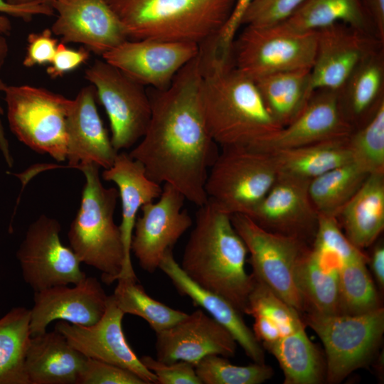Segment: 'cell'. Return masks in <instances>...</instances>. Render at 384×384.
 I'll list each match as a JSON object with an SVG mask.
<instances>
[{"label": "cell", "instance_id": "e575fe53", "mask_svg": "<svg viewBox=\"0 0 384 384\" xmlns=\"http://www.w3.org/2000/svg\"><path fill=\"white\" fill-rule=\"evenodd\" d=\"M117 281L112 296L118 307L124 314L144 319L155 332L172 326L188 314L151 297L137 278L122 277Z\"/></svg>", "mask_w": 384, "mask_h": 384}, {"label": "cell", "instance_id": "44dd1931", "mask_svg": "<svg viewBox=\"0 0 384 384\" xmlns=\"http://www.w3.org/2000/svg\"><path fill=\"white\" fill-rule=\"evenodd\" d=\"M107 299L102 284L93 277H86L72 287L58 285L35 292L33 306L30 309L31 336L46 331L55 320L92 325L104 314Z\"/></svg>", "mask_w": 384, "mask_h": 384}, {"label": "cell", "instance_id": "d4e9b609", "mask_svg": "<svg viewBox=\"0 0 384 384\" xmlns=\"http://www.w3.org/2000/svg\"><path fill=\"white\" fill-rule=\"evenodd\" d=\"M87 358L56 329L31 336L26 356L30 384H78Z\"/></svg>", "mask_w": 384, "mask_h": 384}, {"label": "cell", "instance_id": "6da1fadb", "mask_svg": "<svg viewBox=\"0 0 384 384\" xmlns=\"http://www.w3.org/2000/svg\"><path fill=\"white\" fill-rule=\"evenodd\" d=\"M201 82L199 50L168 87L149 93L151 114L148 127L128 153L150 179L171 185L198 207L208 201L206 181L220 151L202 112Z\"/></svg>", "mask_w": 384, "mask_h": 384}, {"label": "cell", "instance_id": "5b68a950", "mask_svg": "<svg viewBox=\"0 0 384 384\" xmlns=\"http://www.w3.org/2000/svg\"><path fill=\"white\" fill-rule=\"evenodd\" d=\"M99 169L88 164L79 169L85 183L68 236L70 247L80 262L99 270L101 280L110 285L117 280L124 262L121 233L114 220L119 192L103 185Z\"/></svg>", "mask_w": 384, "mask_h": 384}, {"label": "cell", "instance_id": "bcb514c9", "mask_svg": "<svg viewBox=\"0 0 384 384\" xmlns=\"http://www.w3.org/2000/svg\"><path fill=\"white\" fill-rule=\"evenodd\" d=\"M54 12L53 7L48 4L15 5L8 3L6 0H0V35L6 36L11 31V23L6 15L27 21L35 16H52Z\"/></svg>", "mask_w": 384, "mask_h": 384}, {"label": "cell", "instance_id": "ba28073f", "mask_svg": "<svg viewBox=\"0 0 384 384\" xmlns=\"http://www.w3.org/2000/svg\"><path fill=\"white\" fill-rule=\"evenodd\" d=\"M304 324L321 341L326 353L325 381L342 382L373 358L384 332V309L357 315L304 313Z\"/></svg>", "mask_w": 384, "mask_h": 384}, {"label": "cell", "instance_id": "4316f807", "mask_svg": "<svg viewBox=\"0 0 384 384\" xmlns=\"http://www.w3.org/2000/svg\"><path fill=\"white\" fill-rule=\"evenodd\" d=\"M340 267L338 262L311 246L302 255L295 268L294 281L304 313L338 314Z\"/></svg>", "mask_w": 384, "mask_h": 384}, {"label": "cell", "instance_id": "c3c4849f", "mask_svg": "<svg viewBox=\"0 0 384 384\" xmlns=\"http://www.w3.org/2000/svg\"><path fill=\"white\" fill-rule=\"evenodd\" d=\"M9 46L5 36L0 35V93L4 92L6 84L1 78L2 68L9 55ZM3 110L0 104V151L3 157L9 167L14 164L13 157L10 151L9 144L6 137V133L1 121Z\"/></svg>", "mask_w": 384, "mask_h": 384}, {"label": "cell", "instance_id": "5bb4252c", "mask_svg": "<svg viewBox=\"0 0 384 384\" xmlns=\"http://www.w3.org/2000/svg\"><path fill=\"white\" fill-rule=\"evenodd\" d=\"M199 50L193 43L127 40L102 58L140 85L160 90L171 85Z\"/></svg>", "mask_w": 384, "mask_h": 384}, {"label": "cell", "instance_id": "8992f818", "mask_svg": "<svg viewBox=\"0 0 384 384\" xmlns=\"http://www.w3.org/2000/svg\"><path fill=\"white\" fill-rule=\"evenodd\" d=\"M209 169L208 199L230 215H250L278 177L270 152L247 146L220 147Z\"/></svg>", "mask_w": 384, "mask_h": 384}, {"label": "cell", "instance_id": "277c9868", "mask_svg": "<svg viewBox=\"0 0 384 384\" xmlns=\"http://www.w3.org/2000/svg\"><path fill=\"white\" fill-rule=\"evenodd\" d=\"M129 40L198 45L217 36L235 0H107Z\"/></svg>", "mask_w": 384, "mask_h": 384}, {"label": "cell", "instance_id": "8fae6325", "mask_svg": "<svg viewBox=\"0 0 384 384\" xmlns=\"http://www.w3.org/2000/svg\"><path fill=\"white\" fill-rule=\"evenodd\" d=\"M85 78L107 114L113 147L118 152L131 148L144 136L151 119L145 87L105 60H95L85 70Z\"/></svg>", "mask_w": 384, "mask_h": 384}, {"label": "cell", "instance_id": "7a4b0ae2", "mask_svg": "<svg viewBox=\"0 0 384 384\" xmlns=\"http://www.w3.org/2000/svg\"><path fill=\"white\" fill-rule=\"evenodd\" d=\"M215 36L200 45V101L208 130L220 147L255 146L282 128L268 112L252 78L219 50Z\"/></svg>", "mask_w": 384, "mask_h": 384}, {"label": "cell", "instance_id": "484cf974", "mask_svg": "<svg viewBox=\"0 0 384 384\" xmlns=\"http://www.w3.org/2000/svg\"><path fill=\"white\" fill-rule=\"evenodd\" d=\"M336 218L358 249L375 242L384 228V173L369 174Z\"/></svg>", "mask_w": 384, "mask_h": 384}, {"label": "cell", "instance_id": "3957f363", "mask_svg": "<svg viewBox=\"0 0 384 384\" xmlns=\"http://www.w3.org/2000/svg\"><path fill=\"white\" fill-rule=\"evenodd\" d=\"M230 215L208 199L198 206L180 266L194 282L244 314L254 280L245 270L247 249Z\"/></svg>", "mask_w": 384, "mask_h": 384}, {"label": "cell", "instance_id": "f6af8a7d", "mask_svg": "<svg viewBox=\"0 0 384 384\" xmlns=\"http://www.w3.org/2000/svg\"><path fill=\"white\" fill-rule=\"evenodd\" d=\"M90 53L85 47L73 49L63 42L58 43L46 73L53 79L61 78L86 63L90 58Z\"/></svg>", "mask_w": 384, "mask_h": 384}, {"label": "cell", "instance_id": "7c38bea8", "mask_svg": "<svg viewBox=\"0 0 384 384\" xmlns=\"http://www.w3.org/2000/svg\"><path fill=\"white\" fill-rule=\"evenodd\" d=\"M60 230L57 220L41 215L29 225L17 251L23 279L34 292L74 285L87 277L79 258L61 242Z\"/></svg>", "mask_w": 384, "mask_h": 384}, {"label": "cell", "instance_id": "cb8c5ba5", "mask_svg": "<svg viewBox=\"0 0 384 384\" xmlns=\"http://www.w3.org/2000/svg\"><path fill=\"white\" fill-rule=\"evenodd\" d=\"M159 269L170 279L180 294L189 297L195 305L223 326L253 362L265 363V349L243 320L242 314L223 297L191 279L176 261L172 250L166 252Z\"/></svg>", "mask_w": 384, "mask_h": 384}, {"label": "cell", "instance_id": "836d02e7", "mask_svg": "<svg viewBox=\"0 0 384 384\" xmlns=\"http://www.w3.org/2000/svg\"><path fill=\"white\" fill-rule=\"evenodd\" d=\"M368 175L350 162L311 180L309 193L319 215L336 218Z\"/></svg>", "mask_w": 384, "mask_h": 384}, {"label": "cell", "instance_id": "603a6c76", "mask_svg": "<svg viewBox=\"0 0 384 384\" xmlns=\"http://www.w3.org/2000/svg\"><path fill=\"white\" fill-rule=\"evenodd\" d=\"M102 176L105 181L117 185L121 200L122 220L119 227L123 244L124 262L118 279H137L131 260V243L138 211L143 205L158 198L162 187L150 179L143 166L124 151L117 154L113 164L104 169Z\"/></svg>", "mask_w": 384, "mask_h": 384}, {"label": "cell", "instance_id": "9c48e42d", "mask_svg": "<svg viewBox=\"0 0 384 384\" xmlns=\"http://www.w3.org/2000/svg\"><path fill=\"white\" fill-rule=\"evenodd\" d=\"M230 50L236 68L252 79L267 74L311 69L317 32L301 31L285 23L267 26H244Z\"/></svg>", "mask_w": 384, "mask_h": 384}, {"label": "cell", "instance_id": "7dc6e473", "mask_svg": "<svg viewBox=\"0 0 384 384\" xmlns=\"http://www.w3.org/2000/svg\"><path fill=\"white\" fill-rule=\"evenodd\" d=\"M253 0H235L234 6L225 23L215 37V45L223 53H230L233 42L242 26V19Z\"/></svg>", "mask_w": 384, "mask_h": 384}, {"label": "cell", "instance_id": "f907efd6", "mask_svg": "<svg viewBox=\"0 0 384 384\" xmlns=\"http://www.w3.org/2000/svg\"><path fill=\"white\" fill-rule=\"evenodd\" d=\"M373 247L370 255H368V262L380 291L384 289V245L381 240L374 242Z\"/></svg>", "mask_w": 384, "mask_h": 384}, {"label": "cell", "instance_id": "681fc988", "mask_svg": "<svg viewBox=\"0 0 384 384\" xmlns=\"http://www.w3.org/2000/svg\"><path fill=\"white\" fill-rule=\"evenodd\" d=\"M376 36L384 42V0H361Z\"/></svg>", "mask_w": 384, "mask_h": 384}, {"label": "cell", "instance_id": "f35d334b", "mask_svg": "<svg viewBox=\"0 0 384 384\" xmlns=\"http://www.w3.org/2000/svg\"><path fill=\"white\" fill-rule=\"evenodd\" d=\"M253 280V287L244 314L252 316L262 315L269 318L279 326L284 336L305 325L301 314L295 309L281 299L267 286L254 278Z\"/></svg>", "mask_w": 384, "mask_h": 384}, {"label": "cell", "instance_id": "d6a6232c", "mask_svg": "<svg viewBox=\"0 0 384 384\" xmlns=\"http://www.w3.org/2000/svg\"><path fill=\"white\" fill-rule=\"evenodd\" d=\"M284 23L301 31H316L343 23L376 36L361 0H305Z\"/></svg>", "mask_w": 384, "mask_h": 384}, {"label": "cell", "instance_id": "f546056e", "mask_svg": "<svg viewBox=\"0 0 384 384\" xmlns=\"http://www.w3.org/2000/svg\"><path fill=\"white\" fill-rule=\"evenodd\" d=\"M305 329L302 326L263 346L278 361L284 384H319L325 380L324 361Z\"/></svg>", "mask_w": 384, "mask_h": 384}, {"label": "cell", "instance_id": "2e32d148", "mask_svg": "<svg viewBox=\"0 0 384 384\" xmlns=\"http://www.w3.org/2000/svg\"><path fill=\"white\" fill-rule=\"evenodd\" d=\"M310 181L279 173L249 216L264 229L311 245L319 215L309 193Z\"/></svg>", "mask_w": 384, "mask_h": 384}, {"label": "cell", "instance_id": "9a60e30c", "mask_svg": "<svg viewBox=\"0 0 384 384\" xmlns=\"http://www.w3.org/2000/svg\"><path fill=\"white\" fill-rule=\"evenodd\" d=\"M316 55L311 68L310 87L338 90L356 67L384 48L374 33L343 23L316 31Z\"/></svg>", "mask_w": 384, "mask_h": 384}, {"label": "cell", "instance_id": "60d3db41", "mask_svg": "<svg viewBox=\"0 0 384 384\" xmlns=\"http://www.w3.org/2000/svg\"><path fill=\"white\" fill-rule=\"evenodd\" d=\"M305 0H253L242 26H267L287 20Z\"/></svg>", "mask_w": 384, "mask_h": 384}, {"label": "cell", "instance_id": "e0dca14e", "mask_svg": "<svg viewBox=\"0 0 384 384\" xmlns=\"http://www.w3.org/2000/svg\"><path fill=\"white\" fill-rule=\"evenodd\" d=\"M124 315L111 294L108 295L104 314L95 324L82 326L59 321L55 329L86 357L120 366L137 375L146 384H156L155 375L142 364L126 339L122 329Z\"/></svg>", "mask_w": 384, "mask_h": 384}, {"label": "cell", "instance_id": "8d00e7d4", "mask_svg": "<svg viewBox=\"0 0 384 384\" xmlns=\"http://www.w3.org/2000/svg\"><path fill=\"white\" fill-rule=\"evenodd\" d=\"M347 142L352 162L368 174L384 173V102Z\"/></svg>", "mask_w": 384, "mask_h": 384}, {"label": "cell", "instance_id": "74e56055", "mask_svg": "<svg viewBox=\"0 0 384 384\" xmlns=\"http://www.w3.org/2000/svg\"><path fill=\"white\" fill-rule=\"evenodd\" d=\"M227 358L208 355L198 362L195 369L202 384H260L273 376V369L265 363L241 366Z\"/></svg>", "mask_w": 384, "mask_h": 384}, {"label": "cell", "instance_id": "4fadbf2b", "mask_svg": "<svg viewBox=\"0 0 384 384\" xmlns=\"http://www.w3.org/2000/svg\"><path fill=\"white\" fill-rule=\"evenodd\" d=\"M185 197L164 183L158 201L142 206L134 224L131 252L142 270L154 273L169 250L192 225L188 211L183 209Z\"/></svg>", "mask_w": 384, "mask_h": 384}, {"label": "cell", "instance_id": "1f68e13d", "mask_svg": "<svg viewBox=\"0 0 384 384\" xmlns=\"http://www.w3.org/2000/svg\"><path fill=\"white\" fill-rule=\"evenodd\" d=\"M30 321L31 311L23 306L0 319V384H30L26 370Z\"/></svg>", "mask_w": 384, "mask_h": 384}, {"label": "cell", "instance_id": "30bf717a", "mask_svg": "<svg viewBox=\"0 0 384 384\" xmlns=\"http://www.w3.org/2000/svg\"><path fill=\"white\" fill-rule=\"evenodd\" d=\"M233 227L250 254L253 278L267 286L301 316L305 309L294 281L296 266L311 245L268 231L245 214L230 215Z\"/></svg>", "mask_w": 384, "mask_h": 384}, {"label": "cell", "instance_id": "83f0119b", "mask_svg": "<svg viewBox=\"0 0 384 384\" xmlns=\"http://www.w3.org/2000/svg\"><path fill=\"white\" fill-rule=\"evenodd\" d=\"M337 91L353 130L363 124L384 102V48L363 60Z\"/></svg>", "mask_w": 384, "mask_h": 384}, {"label": "cell", "instance_id": "b9f144b4", "mask_svg": "<svg viewBox=\"0 0 384 384\" xmlns=\"http://www.w3.org/2000/svg\"><path fill=\"white\" fill-rule=\"evenodd\" d=\"M78 384H146L133 372L102 361L87 358Z\"/></svg>", "mask_w": 384, "mask_h": 384}, {"label": "cell", "instance_id": "ee69618b", "mask_svg": "<svg viewBox=\"0 0 384 384\" xmlns=\"http://www.w3.org/2000/svg\"><path fill=\"white\" fill-rule=\"evenodd\" d=\"M53 34L50 28L28 34L26 52L23 60V66L31 68L51 62L58 43Z\"/></svg>", "mask_w": 384, "mask_h": 384}, {"label": "cell", "instance_id": "7402d4cb", "mask_svg": "<svg viewBox=\"0 0 384 384\" xmlns=\"http://www.w3.org/2000/svg\"><path fill=\"white\" fill-rule=\"evenodd\" d=\"M95 87H82L72 103L66 121L68 166L77 169L95 164L104 169L114 163L117 154L99 114Z\"/></svg>", "mask_w": 384, "mask_h": 384}, {"label": "cell", "instance_id": "d590c367", "mask_svg": "<svg viewBox=\"0 0 384 384\" xmlns=\"http://www.w3.org/2000/svg\"><path fill=\"white\" fill-rule=\"evenodd\" d=\"M368 258L343 263L339 270L338 314H363L381 308L375 284L367 268Z\"/></svg>", "mask_w": 384, "mask_h": 384}, {"label": "cell", "instance_id": "f1b7e54d", "mask_svg": "<svg viewBox=\"0 0 384 384\" xmlns=\"http://www.w3.org/2000/svg\"><path fill=\"white\" fill-rule=\"evenodd\" d=\"M311 69L273 73L253 79L272 118L281 127L291 123L303 110L311 94Z\"/></svg>", "mask_w": 384, "mask_h": 384}, {"label": "cell", "instance_id": "d6986e66", "mask_svg": "<svg viewBox=\"0 0 384 384\" xmlns=\"http://www.w3.org/2000/svg\"><path fill=\"white\" fill-rule=\"evenodd\" d=\"M155 333L156 359L164 363L184 361L196 367L208 355L229 358L236 352L237 342L232 334L201 309Z\"/></svg>", "mask_w": 384, "mask_h": 384}, {"label": "cell", "instance_id": "ab89813d", "mask_svg": "<svg viewBox=\"0 0 384 384\" xmlns=\"http://www.w3.org/2000/svg\"><path fill=\"white\" fill-rule=\"evenodd\" d=\"M315 250L336 260L341 266L348 261L368 258L346 238L336 218L319 215L316 233L312 245Z\"/></svg>", "mask_w": 384, "mask_h": 384}, {"label": "cell", "instance_id": "ffe728a7", "mask_svg": "<svg viewBox=\"0 0 384 384\" xmlns=\"http://www.w3.org/2000/svg\"><path fill=\"white\" fill-rule=\"evenodd\" d=\"M353 128L341 112L338 91L317 89L302 112L254 148L273 152L348 137Z\"/></svg>", "mask_w": 384, "mask_h": 384}, {"label": "cell", "instance_id": "52a82bcc", "mask_svg": "<svg viewBox=\"0 0 384 384\" xmlns=\"http://www.w3.org/2000/svg\"><path fill=\"white\" fill-rule=\"evenodd\" d=\"M7 119L18 139L33 151L66 160V121L72 100L43 87L6 85Z\"/></svg>", "mask_w": 384, "mask_h": 384}, {"label": "cell", "instance_id": "4dcf8cb0", "mask_svg": "<svg viewBox=\"0 0 384 384\" xmlns=\"http://www.w3.org/2000/svg\"><path fill=\"white\" fill-rule=\"evenodd\" d=\"M348 137L270 152L278 171L311 181L352 162Z\"/></svg>", "mask_w": 384, "mask_h": 384}, {"label": "cell", "instance_id": "ac0fdd59", "mask_svg": "<svg viewBox=\"0 0 384 384\" xmlns=\"http://www.w3.org/2000/svg\"><path fill=\"white\" fill-rule=\"evenodd\" d=\"M50 6L58 14L50 29L64 43H81L102 56L129 40L107 0H58Z\"/></svg>", "mask_w": 384, "mask_h": 384}, {"label": "cell", "instance_id": "7bdbcfd3", "mask_svg": "<svg viewBox=\"0 0 384 384\" xmlns=\"http://www.w3.org/2000/svg\"><path fill=\"white\" fill-rule=\"evenodd\" d=\"M140 360L155 375L156 384H202L195 366L187 361L164 363L149 356H143Z\"/></svg>", "mask_w": 384, "mask_h": 384}, {"label": "cell", "instance_id": "816d5d0a", "mask_svg": "<svg viewBox=\"0 0 384 384\" xmlns=\"http://www.w3.org/2000/svg\"><path fill=\"white\" fill-rule=\"evenodd\" d=\"M8 3L15 5L28 4L33 3L51 4L53 2L58 0H6Z\"/></svg>", "mask_w": 384, "mask_h": 384}]
</instances>
